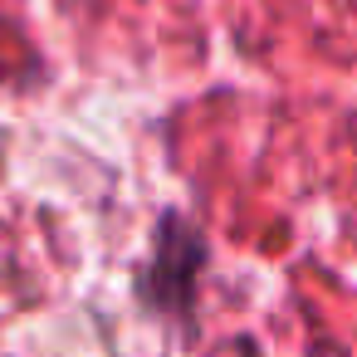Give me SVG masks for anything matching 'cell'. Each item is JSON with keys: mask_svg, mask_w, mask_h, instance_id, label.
Here are the masks:
<instances>
[{"mask_svg": "<svg viewBox=\"0 0 357 357\" xmlns=\"http://www.w3.org/2000/svg\"><path fill=\"white\" fill-rule=\"evenodd\" d=\"M196 264H201V240L196 225L167 215L157 230V250H152V274H147V294L162 308H186L191 289H196Z\"/></svg>", "mask_w": 357, "mask_h": 357, "instance_id": "obj_1", "label": "cell"}]
</instances>
